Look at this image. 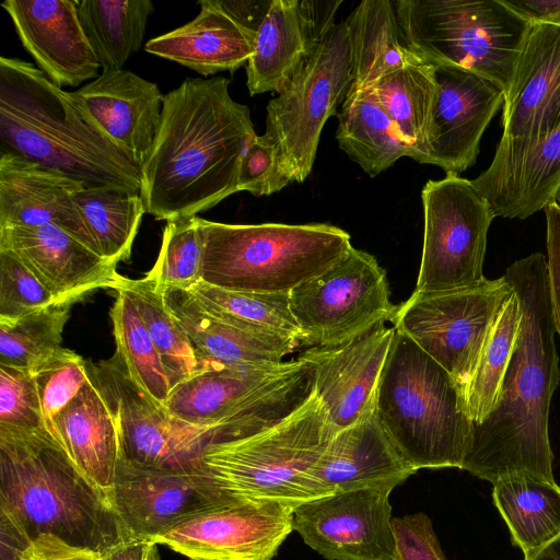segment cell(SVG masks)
<instances>
[{
	"label": "cell",
	"mask_w": 560,
	"mask_h": 560,
	"mask_svg": "<svg viewBox=\"0 0 560 560\" xmlns=\"http://www.w3.org/2000/svg\"><path fill=\"white\" fill-rule=\"evenodd\" d=\"M100 127L141 170L160 127L164 96L159 86L125 70H103L72 91Z\"/></svg>",
	"instance_id": "cell-24"
},
{
	"label": "cell",
	"mask_w": 560,
	"mask_h": 560,
	"mask_svg": "<svg viewBox=\"0 0 560 560\" xmlns=\"http://www.w3.org/2000/svg\"><path fill=\"white\" fill-rule=\"evenodd\" d=\"M188 292L207 313L231 326L302 346L303 335L291 312L290 292L232 291L202 281Z\"/></svg>",
	"instance_id": "cell-36"
},
{
	"label": "cell",
	"mask_w": 560,
	"mask_h": 560,
	"mask_svg": "<svg viewBox=\"0 0 560 560\" xmlns=\"http://www.w3.org/2000/svg\"><path fill=\"white\" fill-rule=\"evenodd\" d=\"M351 43V84L348 94L372 89L390 72L422 60L400 28L395 1L364 0L346 20Z\"/></svg>",
	"instance_id": "cell-30"
},
{
	"label": "cell",
	"mask_w": 560,
	"mask_h": 560,
	"mask_svg": "<svg viewBox=\"0 0 560 560\" xmlns=\"http://www.w3.org/2000/svg\"><path fill=\"white\" fill-rule=\"evenodd\" d=\"M544 210L549 298L556 332L560 336V208L551 201Z\"/></svg>",
	"instance_id": "cell-47"
},
{
	"label": "cell",
	"mask_w": 560,
	"mask_h": 560,
	"mask_svg": "<svg viewBox=\"0 0 560 560\" xmlns=\"http://www.w3.org/2000/svg\"><path fill=\"white\" fill-rule=\"evenodd\" d=\"M220 5L243 26L257 32L270 1H222Z\"/></svg>",
	"instance_id": "cell-51"
},
{
	"label": "cell",
	"mask_w": 560,
	"mask_h": 560,
	"mask_svg": "<svg viewBox=\"0 0 560 560\" xmlns=\"http://www.w3.org/2000/svg\"><path fill=\"white\" fill-rule=\"evenodd\" d=\"M51 436L81 475L110 500L118 438L112 412L92 377L55 416Z\"/></svg>",
	"instance_id": "cell-26"
},
{
	"label": "cell",
	"mask_w": 560,
	"mask_h": 560,
	"mask_svg": "<svg viewBox=\"0 0 560 560\" xmlns=\"http://www.w3.org/2000/svg\"><path fill=\"white\" fill-rule=\"evenodd\" d=\"M423 244L416 291L444 292L485 280L487 234L495 218L471 180L454 173L421 191Z\"/></svg>",
	"instance_id": "cell-10"
},
{
	"label": "cell",
	"mask_w": 560,
	"mask_h": 560,
	"mask_svg": "<svg viewBox=\"0 0 560 560\" xmlns=\"http://www.w3.org/2000/svg\"><path fill=\"white\" fill-rule=\"evenodd\" d=\"M335 431L314 395L278 424L246 438L209 444L202 466L217 487L238 502L315 499L311 469Z\"/></svg>",
	"instance_id": "cell-7"
},
{
	"label": "cell",
	"mask_w": 560,
	"mask_h": 560,
	"mask_svg": "<svg viewBox=\"0 0 560 560\" xmlns=\"http://www.w3.org/2000/svg\"><path fill=\"white\" fill-rule=\"evenodd\" d=\"M375 411L416 471L462 469L471 430L464 393L443 366L398 331L377 383Z\"/></svg>",
	"instance_id": "cell-5"
},
{
	"label": "cell",
	"mask_w": 560,
	"mask_h": 560,
	"mask_svg": "<svg viewBox=\"0 0 560 560\" xmlns=\"http://www.w3.org/2000/svg\"><path fill=\"white\" fill-rule=\"evenodd\" d=\"M438 89L435 68L424 60L390 72L371 89L404 141L413 150V160L422 164L428 155Z\"/></svg>",
	"instance_id": "cell-33"
},
{
	"label": "cell",
	"mask_w": 560,
	"mask_h": 560,
	"mask_svg": "<svg viewBox=\"0 0 560 560\" xmlns=\"http://www.w3.org/2000/svg\"><path fill=\"white\" fill-rule=\"evenodd\" d=\"M56 303L15 254L0 249V322H11Z\"/></svg>",
	"instance_id": "cell-44"
},
{
	"label": "cell",
	"mask_w": 560,
	"mask_h": 560,
	"mask_svg": "<svg viewBox=\"0 0 560 560\" xmlns=\"http://www.w3.org/2000/svg\"><path fill=\"white\" fill-rule=\"evenodd\" d=\"M289 299L307 347L348 342L390 320L398 307L376 258L353 246L332 267L291 290Z\"/></svg>",
	"instance_id": "cell-11"
},
{
	"label": "cell",
	"mask_w": 560,
	"mask_h": 560,
	"mask_svg": "<svg viewBox=\"0 0 560 560\" xmlns=\"http://www.w3.org/2000/svg\"><path fill=\"white\" fill-rule=\"evenodd\" d=\"M288 186L279 170L276 147L264 135H256L242 156L237 187L254 196H269Z\"/></svg>",
	"instance_id": "cell-45"
},
{
	"label": "cell",
	"mask_w": 560,
	"mask_h": 560,
	"mask_svg": "<svg viewBox=\"0 0 560 560\" xmlns=\"http://www.w3.org/2000/svg\"><path fill=\"white\" fill-rule=\"evenodd\" d=\"M113 508L132 537L152 539L200 511L231 502L206 470H171L118 460Z\"/></svg>",
	"instance_id": "cell-17"
},
{
	"label": "cell",
	"mask_w": 560,
	"mask_h": 560,
	"mask_svg": "<svg viewBox=\"0 0 560 560\" xmlns=\"http://www.w3.org/2000/svg\"><path fill=\"white\" fill-rule=\"evenodd\" d=\"M395 332L383 323L342 345L310 347L298 355L313 368L314 393L335 433L354 423L374 404Z\"/></svg>",
	"instance_id": "cell-19"
},
{
	"label": "cell",
	"mask_w": 560,
	"mask_h": 560,
	"mask_svg": "<svg viewBox=\"0 0 560 560\" xmlns=\"http://www.w3.org/2000/svg\"><path fill=\"white\" fill-rule=\"evenodd\" d=\"M117 290L125 291L143 319L164 365L171 389L212 368L198 353L187 332L171 313L165 291L147 276L121 277Z\"/></svg>",
	"instance_id": "cell-34"
},
{
	"label": "cell",
	"mask_w": 560,
	"mask_h": 560,
	"mask_svg": "<svg viewBox=\"0 0 560 560\" xmlns=\"http://www.w3.org/2000/svg\"><path fill=\"white\" fill-rule=\"evenodd\" d=\"M520 320V303L512 291L490 327L465 389L466 410L471 423L483 421L497 404L516 341Z\"/></svg>",
	"instance_id": "cell-38"
},
{
	"label": "cell",
	"mask_w": 560,
	"mask_h": 560,
	"mask_svg": "<svg viewBox=\"0 0 560 560\" xmlns=\"http://www.w3.org/2000/svg\"><path fill=\"white\" fill-rule=\"evenodd\" d=\"M513 11L530 23L560 26V0H503Z\"/></svg>",
	"instance_id": "cell-50"
},
{
	"label": "cell",
	"mask_w": 560,
	"mask_h": 560,
	"mask_svg": "<svg viewBox=\"0 0 560 560\" xmlns=\"http://www.w3.org/2000/svg\"><path fill=\"white\" fill-rule=\"evenodd\" d=\"M351 63L350 32L345 20L268 102L264 136L276 147L280 174L288 184H301L311 174L323 128L348 95Z\"/></svg>",
	"instance_id": "cell-9"
},
{
	"label": "cell",
	"mask_w": 560,
	"mask_h": 560,
	"mask_svg": "<svg viewBox=\"0 0 560 560\" xmlns=\"http://www.w3.org/2000/svg\"><path fill=\"white\" fill-rule=\"evenodd\" d=\"M70 303L0 322V364L33 373L61 347Z\"/></svg>",
	"instance_id": "cell-40"
},
{
	"label": "cell",
	"mask_w": 560,
	"mask_h": 560,
	"mask_svg": "<svg viewBox=\"0 0 560 560\" xmlns=\"http://www.w3.org/2000/svg\"><path fill=\"white\" fill-rule=\"evenodd\" d=\"M201 281L222 289L289 293L352 248L350 234L328 223L228 224L199 218Z\"/></svg>",
	"instance_id": "cell-6"
},
{
	"label": "cell",
	"mask_w": 560,
	"mask_h": 560,
	"mask_svg": "<svg viewBox=\"0 0 560 560\" xmlns=\"http://www.w3.org/2000/svg\"><path fill=\"white\" fill-rule=\"evenodd\" d=\"M200 12L190 22L150 39L149 54L175 61L208 77L235 71L247 63L256 32L243 26L219 0H201Z\"/></svg>",
	"instance_id": "cell-25"
},
{
	"label": "cell",
	"mask_w": 560,
	"mask_h": 560,
	"mask_svg": "<svg viewBox=\"0 0 560 560\" xmlns=\"http://www.w3.org/2000/svg\"><path fill=\"white\" fill-rule=\"evenodd\" d=\"M0 528L14 552L43 534L98 552L132 537L47 431L0 433Z\"/></svg>",
	"instance_id": "cell-4"
},
{
	"label": "cell",
	"mask_w": 560,
	"mask_h": 560,
	"mask_svg": "<svg viewBox=\"0 0 560 560\" xmlns=\"http://www.w3.org/2000/svg\"><path fill=\"white\" fill-rule=\"evenodd\" d=\"M116 292L110 310L116 352L133 382L164 408L171 387L158 349L130 296L122 290Z\"/></svg>",
	"instance_id": "cell-39"
},
{
	"label": "cell",
	"mask_w": 560,
	"mask_h": 560,
	"mask_svg": "<svg viewBox=\"0 0 560 560\" xmlns=\"http://www.w3.org/2000/svg\"><path fill=\"white\" fill-rule=\"evenodd\" d=\"M493 502L524 557L560 535V486L526 475L493 483Z\"/></svg>",
	"instance_id": "cell-32"
},
{
	"label": "cell",
	"mask_w": 560,
	"mask_h": 560,
	"mask_svg": "<svg viewBox=\"0 0 560 560\" xmlns=\"http://www.w3.org/2000/svg\"><path fill=\"white\" fill-rule=\"evenodd\" d=\"M165 299L200 357L212 368L279 365L300 346L292 340L258 336L231 326L207 313L188 291L166 290Z\"/></svg>",
	"instance_id": "cell-28"
},
{
	"label": "cell",
	"mask_w": 560,
	"mask_h": 560,
	"mask_svg": "<svg viewBox=\"0 0 560 560\" xmlns=\"http://www.w3.org/2000/svg\"><path fill=\"white\" fill-rule=\"evenodd\" d=\"M97 560H159L158 544L148 538L130 537L100 552Z\"/></svg>",
	"instance_id": "cell-49"
},
{
	"label": "cell",
	"mask_w": 560,
	"mask_h": 560,
	"mask_svg": "<svg viewBox=\"0 0 560 560\" xmlns=\"http://www.w3.org/2000/svg\"><path fill=\"white\" fill-rule=\"evenodd\" d=\"M1 150L63 174L86 188L141 192V170L72 92L32 63L0 57Z\"/></svg>",
	"instance_id": "cell-3"
},
{
	"label": "cell",
	"mask_w": 560,
	"mask_h": 560,
	"mask_svg": "<svg viewBox=\"0 0 560 560\" xmlns=\"http://www.w3.org/2000/svg\"><path fill=\"white\" fill-rule=\"evenodd\" d=\"M471 183L494 217L526 219L545 209L560 184V121L503 173Z\"/></svg>",
	"instance_id": "cell-29"
},
{
	"label": "cell",
	"mask_w": 560,
	"mask_h": 560,
	"mask_svg": "<svg viewBox=\"0 0 560 560\" xmlns=\"http://www.w3.org/2000/svg\"><path fill=\"white\" fill-rule=\"evenodd\" d=\"M560 121V26L534 23L504 93L503 135L476 183L490 180L520 160Z\"/></svg>",
	"instance_id": "cell-14"
},
{
	"label": "cell",
	"mask_w": 560,
	"mask_h": 560,
	"mask_svg": "<svg viewBox=\"0 0 560 560\" xmlns=\"http://www.w3.org/2000/svg\"><path fill=\"white\" fill-rule=\"evenodd\" d=\"M503 277L520 303L518 332L493 410L471 423L462 469L492 485L515 475L556 482L549 410L560 368L546 257L521 258Z\"/></svg>",
	"instance_id": "cell-1"
},
{
	"label": "cell",
	"mask_w": 560,
	"mask_h": 560,
	"mask_svg": "<svg viewBox=\"0 0 560 560\" xmlns=\"http://www.w3.org/2000/svg\"><path fill=\"white\" fill-rule=\"evenodd\" d=\"M552 201L560 208V184L556 189Z\"/></svg>",
	"instance_id": "cell-53"
},
{
	"label": "cell",
	"mask_w": 560,
	"mask_h": 560,
	"mask_svg": "<svg viewBox=\"0 0 560 560\" xmlns=\"http://www.w3.org/2000/svg\"><path fill=\"white\" fill-rule=\"evenodd\" d=\"M395 7L422 60L472 71L508 91L533 23L503 0H398Z\"/></svg>",
	"instance_id": "cell-8"
},
{
	"label": "cell",
	"mask_w": 560,
	"mask_h": 560,
	"mask_svg": "<svg viewBox=\"0 0 560 560\" xmlns=\"http://www.w3.org/2000/svg\"><path fill=\"white\" fill-rule=\"evenodd\" d=\"M100 552L69 544L61 538L43 534L21 551L18 560H97Z\"/></svg>",
	"instance_id": "cell-48"
},
{
	"label": "cell",
	"mask_w": 560,
	"mask_h": 560,
	"mask_svg": "<svg viewBox=\"0 0 560 560\" xmlns=\"http://www.w3.org/2000/svg\"><path fill=\"white\" fill-rule=\"evenodd\" d=\"M224 77L187 78L164 96L162 118L141 167L145 211L166 222L196 217L238 192L249 108L232 98Z\"/></svg>",
	"instance_id": "cell-2"
},
{
	"label": "cell",
	"mask_w": 560,
	"mask_h": 560,
	"mask_svg": "<svg viewBox=\"0 0 560 560\" xmlns=\"http://www.w3.org/2000/svg\"><path fill=\"white\" fill-rule=\"evenodd\" d=\"M323 42L310 25L300 0H271L246 63L250 95L279 94Z\"/></svg>",
	"instance_id": "cell-27"
},
{
	"label": "cell",
	"mask_w": 560,
	"mask_h": 560,
	"mask_svg": "<svg viewBox=\"0 0 560 560\" xmlns=\"http://www.w3.org/2000/svg\"><path fill=\"white\" fill-rule=\"evenodd\" d=\"M415 472L383 429L374 401L354 423L334 434L310 476L316 499L368 486H398Z\"/></svg>",
	"instance_id": "cell-23"
},
{
	"label": "cell",
	"mask_w": 560,
	"mask_h": 560,
	"mask_svg": "<svg viewBox=\"0 0 560 560\" xmlns=\"http://www.w3.org/2000/svg\"><path fill=\"white\" fill-rule=\"evenodd\" d=\"M0 249L11 250L54 295L74 303L98 289L116 290L117 265L52 225L0 228Z\"/></svg>",
	"instance_id": "cell-20"
},
{
	"label": "cell",
	"mask_w": 560,
	"mask_h": 560,
	"mask_svg": "<svg viewBox=\"0 0 560 560\" xmlns=\"http://www.w3.org/2000/svg\"><path fill=\"white\" fill-rule=\"evenodd\" d=\"M71 0H5L18 37L37 68L58 86L98 77L100 63Z\"/></svg>",
	"instance_id": "cell-21"
},
{
	"label": "cell",
	"mask_w": 560,
	"mask_h": 560,
	"mask_svg": "<svg viewBox=\"0 0 560 560\" xmlns=\"http://www.w3.org/2000/svg\"><path fill=\"white\" fill-rule=\"evenodd\" d=\"M394 560H446L429 516L416 513L392 520Z\"/></svg>",
	"instance_id": "cell-46"
},
{
	"label": "cell",
	"mask_w": 560,
	"mask_h": 560,
	"mask_svg": "<svg viewBox=\"0 0 560 560\" xmlns=\"http://www.w3.org/2000/svg\"><path fill=\"white\" fill-rule=\"evenodd\" d=\"M83 188L80 182L1 150L0 228L52 224L101 255L74 200Z\"/></svg>",
	"instance_id": "cell-22"
},
{
	"label": "cell",
	"mask_w": 560,
	"mask_h": 560,
	"mask_svg": "<svg viewBox=\"0 0 560 560\" xmlns=\"http://www.w3.org/2000/svg\"><path fill=\"white\" fill-rule=\"evenodd\" d=\"M337 117L339 148L370 177L404 156L413 160V150L404 141L373 90L348 94Z\"/></svg>",
	"instance_id": "cell-31"
},
{
	"label": "cell",
	"mask_w": 560,
	"mask_h": 560,
	"mask_svg": "<svg viewBox=\"0 0 560 560\" xmlns=\"http://www.w3.org/2000/svg\"><path fill=\"white\" fill-rule=\"evenodd\" d=\"M88 368L112 412L119 459L155 469L205 470L202 453L224 441L221 432L173 418L133 382L117 352Z\"/></svg>",
	"instance_id": "cell-13"
},
{
	"label": "cell",
	"mask_w": 560,
	"mask_h": 560,
	"mask_svg": "<svg viewBox=\"0 0 560 560\" xmlns=\"http://www.w3.org/2000/svg\"><path fill=\"white\" fill-rule=\"evenodd\" d=\"M438 96L425 164L459 174L476 163L481 137L504 102V92L457 67H434Z\"/></svg>",
	"instance_id": "cell-18"
},
{
	"label": "cell",
	"mask_w": 560,
	"mask_h": 560,
	"mask_svg": "<svg viewBox=\"0 0 560 560\" xmlns=\"http://www.w3.org/2000/svg\"><path fill=\"white\" fill-rule=\"evenodd\" d=\"M202 255L199 217L168 221L159 256L145 276L164 291H189L201 281Z\"/></svg>",
	"instance_id": "cell-41"
},
{
	"label": "cell",
	"mask_w": 560,
	"mask_h": 560,
	"mask_svg": "<svg viewBox=\"0 0 560 560\" xmlns=\"http://www.w3.org/2000/svg\"><path fill=\"white\" fill-rule=\"evenodd\" d=\"M45 422L51 435L52 420L90 380L88 363L72 350L60 348L32 373Z\"/></svg>",
	"instance_id": "cell-42"
},
{
	"label": "cell",
	"mask_w": 560,
	"mask_h": 560,
	"mask_svg": "<svg viewBox=\"0 0 560 560\" xmlns=\"http://www.w3.org/2000/svg\"><path fill=\"white\" fill-rule=\"evenodd\" d=\"M512 291L503 276L452 291L415 290L390 322L443 366L465 396L490 327Z\"/></svg>",
	"instance_id": "cell-12"
},
{
	"label": "cell",
	"mask_w": 560,
	"mask_h": 560,
	"mask_svg": "<svg viewBox=\"0 0 560 560\" xmlns=\"http://www.w3.org/2000/svg\"><path fill=\"white\" fill-rule=\"evenodd\" d=\"M395 487L368 486L302 502L293 511V530L328 560H394Z\"/></svg>",
	"instance_id": "cell-15"
},
{
	"label": "cell",
	"mask_w": 560,
	"mask_h": 560,
	"mask_svg": "<svg viewBox=\"0 0 560 560\" xmlns=\"http://www.w3.org/2000/svg\"><path fill=\"white\" fill-rule=\"evenodd\" d=\"M153 4L149 0H81L77 11L103 70L122 69L143 40Z\"/></svg>",
	"instance_id": "cell-35"
},
{
	"label": "cell",
	"mask_w": 560,
	"mask_h": 560,
	"mask_svg": "<svg viewBox=\"0 0 560 560\" xmlns=\"http://www.w3.org/2000/svg\"><path fill=\"white\" fill-rule=\"evenodd\" d=\"M45 431L32 373L0 364V433L27 435Z\"/></svg>",
	"instance_id": "cell-43"
},
{
	"label": "cell",
	"mask_w": 560,
	"mask_h": 560,
	"mask_svg": "<svg viewBox=\"0 0 560 560\" xmlns=\"http://www.w3.org/2000/svg\"><path fill=\"white\" fill-rule=\"evenodd\" d=\"M74 200L101 255L115 265L127 260L147 212L141 194L93 187L80 190Z\"/></svg>",
	"instance_id": "cell-37"
},
{
	"label": "cell",
	"mask_w": 560,
	"mask_h": 560,
	"mask_svg": "<svg viewBox=\"0 0 560 560\" xmlns=\"http://www.w3.org/2000/svg\"><path fill=\"white\" fill-rule=\"evenodd\" d=\"M524 560H560V535L536 551L524 557Z\"/></svg>",
	"instance_id": "cell-52"
},
{
	"label": "cell",
	"mask_w": 560,
	"mask_h": 560,
	"mask_svg": "<svg viewBox=\"0 0 560 560\" xmlns=\"http://www.w3.org/2000/svg\"><path fill=\"white\" fill-rule=\"evenodd\" d=\"M298 504L231 502L172 525L153 538L191 560H272L293 530Z\"/></svg>",
	"instance_id": "cell-16"
}]
</instances>
